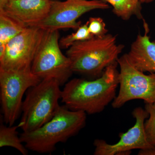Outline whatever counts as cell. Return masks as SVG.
Instances as JSON below:
<instances>
[{"instance_id": "obj_11", "label": "cell", "mask_w": 155, "mask_h": 155, "mask_svg": "<svg viewBox=\"0 0 155 155\" xmlns=\"http://www.w3.org/2000/svg\"><path fill=\"white\" fill-rule=\"evenodd\" d=\"M51 0H10L2 11L26 27L33 26L49 13Z\"/></svg>"}, {"instance_id": "obj_7", "label": "cell", "mask_w": 155, "mask_h": 155, "mask_svg": "<svg viewBox=\"0 0 155 155\" xmlns=\"http://www.w3.org/2000/svg\"><path fill=\"white\" fill-rule=\"evenodd\" d=\"M118 63L119 91L111 103L112 107L119 109L134 100H143L145 104L155 103V73L146 75L136 69L127 54L119 58Z\"/></svg>"}, {"instance_id": "obj_13", "label": "cell", "mask_w": 155, "mask_h": 155, "mask_svg": "<svg viewBox=\"0 0 155 155\" xmlns=\"http://www.w3.org/2000/svg\"><path fill=\"white\" fill-rule=\"evenodd\" d=\"M113 7V12L123 20H127L133 16L143 19L141 4L139 0H101Z\"/></svg>"}, {"instance_id": "obj_4", "label": "cell", "mask_w": 155, "mask_h": 155, "mask_svg": "<svg viewBox=\"0 0 155 155\" xmlns=\"http://www.w3.org/2000/svg\"><path fill=\"white\" fill-rule=\"evenodd\" d=\"M61 86L55 79L46 78L28 89L22 102V117L18 124L23 132L35 130L52 119L61 106Z\"/></svg>"}, {"instance_id": "obj_6", "label": "cell", "mask_w": 155, "mask_h": 155, "mask_svg": "<svg viewBox=\"0 0 155 155\" xmlns=\"http://www.w3.org/2000/svg\"><path fill=\"white\" fill-rule=\"evenodd\" d=\"M59 38V30L46 31L32 62L31 70L41 80L52 78L62 86L73 72L70 59L61 51Z\"/></svg>"}, {"instance_id": "obj_17", "label": "cell", "mask_w": 155, "mask_h": 155, "mask_svg": "<svg viewBox=\"0 0 155 155\" xmlns=\"http://www.w3.org/2000/svg\"><path fill=\"white\" fill-rule=\"evenodd\" d=\"M145 110L149 114L144 123L145 133L147 141L155 147V103L145 104Z\"/></svg>"}, {"instance_id": "obj_1", "label": "cell", "mask_w": 155, "mask_h": 155, "mask_svg": "<svg viewBox=\"0 0 155 155\" xmlns=\"http://www.w3.org/2000/svg\"><path fill=\"white\" fill-rule=\"evenodd\" d=\"M118 62L106 68L102 75L92 80L75 78L65 84L61 101L72 111L86 114L101 113L115 99L119 85Z\"/></svg>"}, {"instance_id": "obj_15", "label": "cell", "mask_w": 155, "mask_h": 155, "mask_svg": "<svg viewBox=\"0 0 155 155\" xmlns=\"http://www.w3.org/2000/svg\"><path fill=\"white\" fill-rule=\"evenodd\" d=\"M19 125L7 126L1 121L0 125V147H11L23 155L28 154V149L23 144L17 129Z\"/></svg>"}, {"instance_id": "obj_20", "label": "cell", "mask_w": 155, "mask_h": 155, "mask_svg": "<svg viewBox=\"0 0 155 155\" xmlns=\"http://www.w3.org/2000/svg\"><path fill=\"white\" fill-rule=\"evenodd\" d=\"M10 0H0V11H2L5 8Z\"/></svg>"}, {"instance_id": "obj_14", "label": "cell", "mask_w": 155, "mask_h": 155, "mask_svg": "<svg viewBox=\"0 0 155 155\" xmlns=\"http://www.w3.org/2000/svg\"><path fill=\"white\" fill-rule=\"evenodd\" d=\"M26 26L3 11H0V46H6Z\"/></svg>"}, {"instance_id": "obj_16", "label": "cell", "mask_w": 155, "mask_h": 155, "mask_svg": "<svg viewBox=\"0 0 155 155\" xmlns=\"http://www.w3.org/2000/svg\"><path fill=\"white\" fill-rule=\"evenodd\" d=\"M94 37L89 31L87 21L85 24L81 25L75 32L62 38L59 41V44L62 48L68 49L76 42L87 40Z\"/></svg>"}, {"instance_id": "obj_21", "label": "cell", "mask_w": 155, "mask_h": 155, "mask_svg": "<svg viewBox=\"0 0 155 155\" xmlns=\"http://www.w3.org/2000/svg\"><path fill=\"white\" fill-rule=\"evenodd\" d=\"M141 3H150L152 2L154 0H139Z\"/></svg>"}, {"instance_id": "obj_5", "label": "cell", "mask_w": 155, "mask_h": 155, "mask_svg": "<svg viewBox=\"0 0 155 155\" xmlns=\"http://www.w3.org/2000/svg\"><path fill=\"white\" fill-rule=\"evenodd\" d=\"M31 68L19 70L0 69V97L4 122L12 126L21 113L22 98L31 87L41 81Z\"/></svg>"}, {"instance_id": "obj_9", "label": "cell", "mask_w": 155, "mask_h": 155, "mask_svg": "<svg viewBox=\"0 0 155 155\" xmlns=\"http://www.w3.org/2000/svg\"><path fill=\"white\" fill-rule=\"evenodd\" d=\"M46 32L36 26L26 27L6 45L5 51L0 56V69L31 68Z\"/></svg>"}, {"instance_id": "obj_8", "label": "cell", "mask_w": 155, "mask_h": 155, "mask_svg": "<svg viewBox=\"0 0 155 155\" xmlns=\"http://www.w3.org/2000/svg\"><path fill=\"white\" fill-rule=\"evenodd\" d=\"M110 8L108 4L101 0H67L64 2L51 0L49 13L41 22L33 26L46 31L72 28L76 30L81 25L78 22L83 14L95 10Z\"/></svg>"}, {"instance_id": "obj_3", "label": "cell", "mask_w": 155, "mask_h": 155, "mask_svg": "<svg viewBox=\"0 0 155 155\" xmlns=\"http://www.w3.org/2000/svg\"><path fill=\"white\" fill-rule=\"evenodd\" d=\"M86 114L83 111H72L65 106H60L49 121L35 130L22 132L21 141L31 151L51 153L56 145L66 142L85 127Z\"/></svg>"}, {"instance_id": "obj_18", "label": "cell", "mask_w": 155, "mask_h": 155, "mask_svg": "<svg viewBox=\"0 0 155 155\" xmlns=\"http://www.w3.org/2000/svg\"><path fill=\"white\" fill-rule=\"evenodd\" d=\"M87 22L89 31L94 36L102 37L107 33L105 23L101 18L90 17Z\"/></svg>"}, {"instance_id": "obj_2", "label": "cell", "mask_w": 155, "mask_h": 155, "mask_svg": "<svg viewBox=\"0 0 155 155\" xmlns=\"http://www.w3.org/2000/svg\"><path fill=\"white\" fill-rule=\"evenodd\" d=\"M116 40V35L107 34L74 43L66 53L73 73L94 79L101 77L107 67L118 62L124 49Z\"/></svg>"}, {"instance_id": "obj_10", "label": "cell", "mask_w": 155, "mask_h": 155, "mask_svg": "<svg viewBox=\"0 0 155 155\" xmlns=\"http://www.w3.org/2000/svg\"><path fill=\"white\" fill-rule=\"evenodd\" d=\"M135 119L133 127L125 133L119 134L120 140L115 144H110L103 139L95 140L94 145V155H119L122 152L132 150L154 148L147 140L145 133L144 123L149 114L141 107L135 108L132 112Z\"/></svg>"}, {"instance_id": "obj_12", "label": "cell", "mask_w": 155, "mask_h": 155, "mask_svg": "<svg viewBox=\"0 0 155 155\" xmlns=\"http://www.w3.org/2000/svg\"><path fill=\"white\" fill-rule=\"evenodd\" d=\"M143 25L144 34L137 35L127 54L136 69L143 72L155 73V41L150 40L149 27L144 20Z\"/></svg>"}, {"instance_id": "obj_19", "label": "cell", "mask_w": 155, "mask_h": 155, "mask_svg": "<svg viewBox=\"0 0 155 155\" xmlns=\"http://www.w3.org/2000/svg\"><path fill=\"white\" fill-rule=\"evenodd\" d=\"M138 155H155V148L150 149L140 150Z\"/></svg>"}]
</instances>
